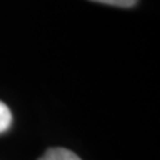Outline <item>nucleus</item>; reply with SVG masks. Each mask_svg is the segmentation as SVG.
I'll return each instance as SVG.
<instances>
[{
  "label": "nucleus",
  "instance_id": "obj_3",
  "mask_svg": "<svg viewBox=\"0 0 160 160\" xmlns=\"http://www.w3.org/2000/svg\"><path fill=\"white\" fill-rule=\"evenodd\" d=\"M97 3H104V5H111V6H119V8H132L137 5L138 0H92Z\"/></svg>",
  "mask_w": 160,
  "mask_h": 160
},
{
  "label": "nucleus",
  "instance_id": "obj_1",
  "mask_svg": "<svg viewBox=\"0 0 160 160\" xmlns=\"http://www.w3.org/2000/svg\"><path fill=\"white\" fill-rule=\"evenodd\" d=\"M39 160H82V159L77 154H74L73 151H70V150L55 147V148L48 150Z\"/></svg>",
  "mask_w": 160,
  "mask_h": 160
},
{
  "label": "nucleus",
  "instance_id": "obj_2",
  "mask_svg": "<svg viewBox=\"0 0 160 160\" xmlns=\"http://www.w3.org/2000/svg\"><path fill=\"white\" fill-rule=\"evenodd\" d=\"M12 123V113L5 102L0 101V133L9 129Z\"/></svg>",
  "mask_w": 160,
  "mask_h": 160
}]
</instances>
